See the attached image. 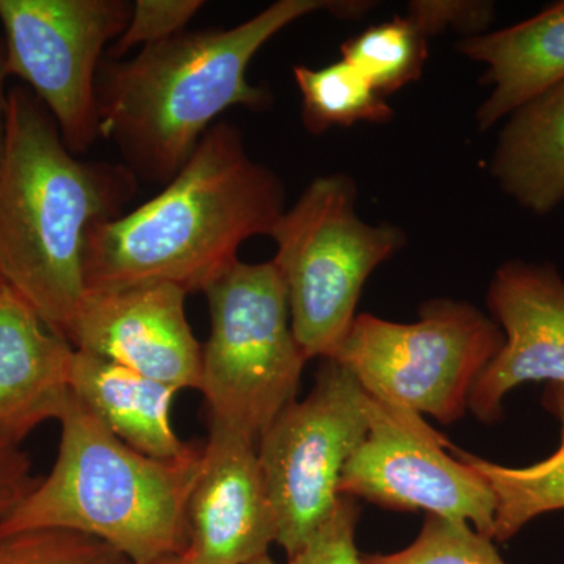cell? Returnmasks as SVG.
Segmentation results:
<instances>
[{
  "mask_svg": "<svg viewBox=\"0 0 564 564\" xmlns=\"http://www.w3.org/2000/svg\"><path fill=\"white\" fill-rule=\"evenodd\" d=\"M486 302L505 343L475 383L469 410L494 423L518 386L564 383V280L551 263L516 259L494 274Z\"/></svg>",
  "mask_w": 564,
  "mask_h": 564,
  "instance_id": "12",
  "label": "cell"
},
{
  "mask_svg": "<svg viewBox=\"0 0 564 564\" xmlns=\"http://www.w3.org/2000/svg\"><path fill=\"white\" fill-rule=\"evenodd\" d=\"M7 79H9V73H7L6 44H3V36H0V151H2L3 131H6Z\"/></svg>",
  "mask_w": 564,
  "mask_h": 564,
  "instance_id": "27",
  "label": "cell"
},
{
  "mask_svg": "<svg viewBox=\"0 0 564 564\" xmlns=\"http://www.w3.org/2000/svg\"><path fill=\"white\" fill-rule=\"evenodd\" d=\"M0 564H131L101 540L62 529L0 534Z\"/></svg>",
  "mask_w": 564,
  "mask_h": 564,
  "instance_id": "22",
  "label": "cell"
},
{
  "mask_svg": "<svg viewBox=\"0 0 564 564\" xmlns=\"http://www.w3.org/2000/svg\"><path fill=\"white\" fill-rule=\"evenodd\" d=\"M543 404L562 426L558 451L543 462L508 467L466 454L454 444L448 448L491 486L497 500L492 540L500 543L513 538L538 516L564 510V383L547 384Z\"/></svg>",
  "mask_w": 564,
  "mask_h": 564,
  "instance_id": "18",
  "label": "cell"
},
{
  "mask_svg": "<svg viewBox=\"0 0 564 564\" xmlns=\"http://www.w3.org/2000/svg\"><path fill=\"white\" fill-rule=\"evenodd\" d=\"M491 174L522 209L547 215L564 203V82L505 121Z\"/></svg>",
  "mask_w": 564,
  "mask_h": 564,
  "instance_id": "17",
  "label": "cell"
},
{
  "mask_svg": "<svg viewBox=\"0 0 564 564\" xmlns=\"http://www.w3.org/2000/svg\"><path fill=\"white\" fill-rule=\"evenodd\" d=\"M32 464L20 444L0 441V522L32 491L39 478L31 474Z\"/></svg>",
  "mask_w": 564,
  "mask_h": 564,
  "instance_id": "26",
  "label": "cell"
},
{
  "mask_svg": "<svg viewBox=\"0 0 564 564\" xmlns=\"http://www.w3.org/2000/svg\"><path fill=\"white\" fill-rule=\"evenodd\" d=\"M456 51L486 66L481 82L491 95L475 118L488 131L564 82V0L502 31L458 41Z\"/></svg>",
  "mask_w": 564,
  "mask_h": 564,
  "instance_id": "15",
  "label": "cell"
},
{
  "mask_svg": "<svg viewBox=\"0 0 564 564\" xmlns=\"http://www.w3.org/2000/svg\"><path fill=\"white\" fill-rule=\"evenodd\" d=\"M347 174L315 177L274 223L272 259L285 293L296 343L307 361L333 358L356 318L370 274L393 258L406 236L392 225H369L356 212Z\"/></svg>",
  "mask_w": 564,
  "mask_h": 564,
  "instance_id": "5",
  "label": "cell"
},
{
  "mask_svg": "<svg viewBox=\"0 0 564 564\" xmlns=\"http://www.w3.org/2000/svg\"><path fill=\"white\" fill-rule=\"evenodd\" d=\"M285 209L280 176L250 158L239 128L215 122L158 196L93 229L87 291L166 282L203 292Z\"/></svg>",
  "mask_w": 564,
  "mask_h": 564,
  "instance_id": "3",
  "label": "cell"
},
{
  "mask_svg": "<svg viewBox=\"0 0 564 564\" xmlns=\"http://www.w3.org/2000/svg\"><path fill=\"white\" fill-rule=\"evenodd\" d=\"M203 292L210 332L198 391L209 419L258 444L295 402L307 362L293 334L284 282L272 261H237Z\"/></svg>",
  "mask_w": 564,
  "mask_h": 564,
  "instance_id": "6",
  "label": "cell"
},
{
  "mask_svg": "<svg viewBox=\"0 0 564 564\" xmlns=\"http://www.w3.org/2000/svg\"><path fill=\"white\" fill-rule=\"evenodd\" d=\"M131 11L122 0H0L7 73L28 84L76 155L101 137L102 52L120 39Z\"/></svg>",
  "mask_w": 564,
  "mask_h": 564,
  "instance_id": "9",
  "label": "cell"
},
{
  "mask_svg": "<svg viewBox=\"0 0 564 564\" xmlns=\"http://www.w3.org/2000/svg\"><path fill=\"white\" fill-rule=\"evenodd\" d=\"M203 7L202 0H137L131 20L110 50L111 57L120 61L135 47L144 50L180 35Z\"/></svg>",
  "mask_w": 564,
  "mask_h": 564,
  "instance_id": "23",
  "label": "cell"
},
{
  "mask_svg": "<svg viewBox=\"0 0 564 564\" xmlns=\"http://www.w3.org/2000/svg\"><path fill=\"white\" fill-rule=\"evenodd\" d=\"M155 564H196L193 563L191 558H187L184 554L181 555H173L169 556V558H163L161 562H158ZM250 564H276L273 562L272 558H270V555L262 556V558L256 560V562H252Z\"/></svg>",
  "mask_w": 564,
  "mask_h": 564,
  "instance_id": "28",
  "label": "cell"
},
{
  "mask_svg": "<svg viewBox=\"0 0 564 564\" xmlns=\"http://www.w3.org/2000/svg\"><path fill=\"white\" fill-rule=\"evenodd\" d=\"M451 445L421 414L370 395L369 429L345 466L339 494L386 510L473 522L492 540L496 496L469 464L445 454Z\"/></svg>",
  "mask_w": 564,
  "mask_h": 564,
  "instance_id": "10",
  "label": "cell"
},
{
  "mask_svg": "<svg viewBox=\"0 0 564 564\" xmlns=\"http://www.w3.org/2000/svg\"><path fill=\"white\" fill-rule=\"evenodd\" d=\"M293 77L302 93L304 128L313 135L336 126L350 128L358 122L392 121L393 110L388 99L348 62H334L322 68L299 65L293 68Z\"/></svg>",
  "mask_w": 564,
  "mask_h": 564,
  "instance_id": "19",
  "label": "cell"
},
{
  "mask_svg": "<svg viewBox=\"0 0 564 564\" xmlns=\"http://www.w3.org/2000/svg\"><path fill=\"white\" fill-rule=\"evenodd\" d=\"M370 395L355 375L322 359L313 391L292 402L258 441L276 521V544L291 556L332 516L345 466L369 429Z\"/></svg>",
  "mask_w": 564,
  "mask_h": 564,
  "instance_id": "8",
  "label": "cell"
},
{
  "mask_svg": "<svg viewBox=\"0 0 564 564\" xmlns=\"http://www.w3.org/2000/svg\"><path fill=\"white\" fill-rule=\"evenodd\" d=\"M54 467L2 522L0 534L62 529L88 534L131 564L184 554L188 499L203 447L177 459L151 458L110 433L70 393Z\"/></svg>",
  "mask_w": 564,
  "mask_h": 564,
  "instance_id": "4",
  "label": "cell"
},
{
  "mask_svg": "<svg viewBox=\"0 0 564 564\" xmlns=\"http://www.w3.org/2000/svg\"><path fill=\"white\" fill-rule=\"evenodd\" d=\"M358 519L356 499L340 496L332 516L295 554L288 556V564H362L355 543Z\"/></svg>",
  "mask_w": 564,
  "mask_h": 564,
  "instance_id": "24",
  "label": "cell"
},
{
  "mask_svg": "<svg viewBox=\"0 0 564 564\" xmlns=\"http://www.w3.org/2000/svg\"><path fill=\"white\" fill-rule=\"evenodd\" d=\"M419 314L414 323L356 315L329 359L375 399L448 425L469 410L474 386L502 348L503 333L469 303L432 300Z\"/></svg>",
  "mask_w": 564,
  "mask_h": 564,
  "instance_id": "7",
  "label": "cell"
},
{
  "mask_svg": "<svg viewBox=\"0 0 564 564\" xmlns=\"http://www.w3.org/2000/svg\"><path fill=\"white\" fill-rule=\"evenodd\" d=\"M70 393L126 445L158 459H177L195 451L174 432L176 389L139 372L76 350Z\"/></svg>",
  "mask_w": 564,
  "mask_h": 564,
  "instance_id": "16",
  "label": "cell"
},
{
  "mask_svg": "<svg viewBox=\"0 0 564 564\" xmlns=\"http://www.w3.org/2000/svg\"><path fill=\"white\" fill-rule=\"evenodd\" d=\"M188 545L196 564H250L276 543V521L258 444L209 419L202 466L187 507Z\"/></svg>",
  "mask_w": 564,
  "mask_h": 564,
  "instance_id": "13",
  "label": "cell"
},
{
  "mask_svg": "<svg viewBox=\"0 0 564 564\" xmlns=\"http://www.w3.org/2000/svg\"><path fill=\"white\" fill-rule=\"evenodd\" d=\"M76 348L0 281V441L20 444L58 421L70 395Z\"/></svg>",
  "mask_w": 564,
  "mask_h": 564,
  "instance_id": "14",
  "label": "cell"
},
{
  "mask_svg": "<svg viewBox=\"0 0 564 564\" xmlns=\"http://www.w3.org/2000/svg\"><path fill=\"white\" fill-rule=\"evenodd\" d=\"M492 2L475 0H414L408 7V17L413 18L429 39L452 29L467 33L466 39L486 33L494 21Z\"/></svg>",
  "mask_w": 564,
  "mask_h": 564,
  "instance_id": "25",
  "label": "cell"
},
{
  "mask_svg": "<svg viewBox=\"0 0 564 564\" xmlns=\"http://www.w3.org/2000/svg\"><path fill=\"white\" fill-rule=\"evenodd\" d=\"M429 40L421 25L406 14L351 36L340 47V54L388 98L421 79L429 61Z\"/></svg>",
  "mask_w": 564,
  "mask_h": 564,
  "instance_id": "20",
  "label": "cell"
},
{
  "mask_svg": "<svg viewBox=\"0 0 564 564\" xmlns=\"http://www.w3.org/2000/svg\"><path fill=\"white\" fill-rule=\"evenodd\" d=\"M187 295L166 282L91 289L69 343L177 392L198 389L203 345L185 315Z\"/></svg>",
  "mask_w": 564,
  "mask_h": 564,
  "instance_id": "11",
  "label": "cell"
},
{
  "mask_svg": "<svg viewBox=\"0 0 564 564\" xmlns=\"http://www.w3.org/2000/svg\"><path fill=\"white\" fill-rule=\"evenodd\" d=\"M322 10L351 17L362 7L278 0L236 28L184 31L129 61L104 62L99 133L117 144L135 177L169 184L223 111L269 106V93L248 79L252 58L293 22Z\"/></svg>",
  "mask_w": 564,
  "mask_h": 564,
  "instance_id": "2",
  "label": "cell"
},
{
  "mask_svg": "<svg viewBox=\"0 0 564 564\" xmlns=\"http://www.w3.org/2000/svg\"><path fill=\"white\" fill-rule=\"evenodd\" d=\"M135 188L128 166L85 162L70 152L29 88L7 91L0 281L68 343L87 296L88 237L122 215Z\"/></svg>",
  "mask_w": 564,
  "mask_h": 564,
  "instance_id": "1",
  "label": "cell"
},
{
  "mask_svg": "<svg viewBox=\"0 0 564 564\" xmlns=\"http://www.w3.org/2000/svg\"><path fill=\"white\" fill-rule=\"evenodd\" d=\"M362 564H507L491 538L467 522L426 514L417 540L389 555H362Z\"/></svg>",
  "mask_w": 564,
  "mask_h": 564,
  "instance_id": "21",
  "label": "cell"
}]
</instances>
